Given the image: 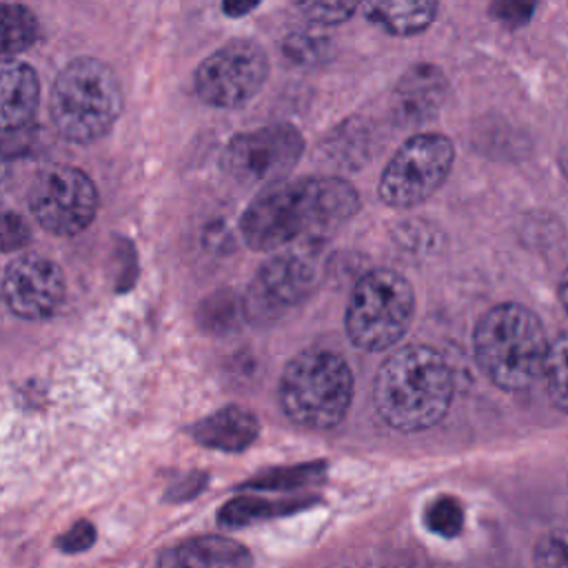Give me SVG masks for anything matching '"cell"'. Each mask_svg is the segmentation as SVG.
<instances>
[{
    "instance_id": "obj_12",
    "label": "cell",
    "mask_w": 568,
    "mask_h": 568,
    "mask_svg": "<svg viewBox=\"0 0 568 568\" xmlns=\"http://www.w3.org/2000/svg\"><path fill=\"white\" fill-rule=\"evenodd\" d=\"M2 295L18 317L42 320L64 300V275L53 260L29 253L7 266Z\"/></svg>"
},
{
    "instance_id": "obj_19",
    "label": "cell",
    "mask_w": 568,
    "mask_h": 568,
    "mask_svg": "<svg viewBox=\"0 0 568 568\" xmlns=\"http://www.w3.org/2000/svg\"><path fill=\"white\" fill-rule=\"evenodd\" d=\"M33 11L18 2H0V60L27 51L38 40Z\"/></svg>"
},
{
    "instance_id": "obj_8",
    "label": "cell",
    "mask_w": 568,
    "mask_h": 568,
    "mask_svg": "<svg viewBox=\"0 0 568 568\" xmlns=\"http://www.w3.org/2000/svg\"><path fill=\"white\" fill-rule=\"evenodd\" d=\"M268 55L253 40H231L206 55L193 78L197 98L215 109H237L253 100L268 78Z\"/></svg>"
},
{
    "instance_id": "obj_23",
    "label": "cell",
    "mask_w": 568,
    "mask_h": 568,
    "mask_svg": "<svg viewBox=\"0 0 568 568\" xmlns=\"http://www.w3.org/2000/svg\"><path fill=\"white\" fill-rule=\"evenodd\" d=\"M331 42L315 31H293L282 44V55L295 67H315L328 58Z\"/></svg>"
},
{
    "instance_id": "obj_25",
    "label": "cell",
    "mask_w": 568,
    "mask_h": 568,
    "mask_svg": "<svg viewBox=\"0 0 568 568\" xmlns=\"http://www.w3.org/2000/svg\"><path fill=\"white\" fill-rule=\"evenodd\" d=\"M424 524L430 532L453 539L464 528V508L457 497L439 495L424 510Z\"/></svg>"
},
{
    "instance_id": "obj_18",
    "label": "cell",
    "mask_w": 568,
    "mask_h": 568,
    "mask_svg": "<svg viewBox=\"0 0 568 568\" xmlns=\"http://www.w3.org/2000/svg\"><path fill=\"white\" fill-rule=\"evenodd\" d=\"M313 497H300V499H266V497H255V495H240L231 501H226L217 519L222 526L229 528H240V526H248L255 521H266L273 517H282L295 510L306 508L308 504H313Z\"/></svg>"
},
{
    "instance_id": "obj_2",
    "label": "cell",
    "mask_w": 568,
    "mask_h": 568,
    "mask_svg": "<svg viewBox=\"0 0 568 568\" xmlns=\"http://www.w3.org/2000/svg\"><path fill=\"white\" fill-rule=\"evenodd\" d=\"M453 371L442 353L426 344L395 348L373 382V404L386 426L417 433L439 424L453 404Z\"/></svg>"
},
{
    "instance_id": "obj_32",
    "label": "cell",
    "mask_w": 568,
    "mask_h": 568,
    "mask_svg": "<svg viewBox=\"0 0 568 568\" xmlns=\"http://www.w3.org/2000/svg\"><path fill=\"white\" fill-rule=\"evenodd\" d=\"M262 0H222V11L229 18H242L248 16L253 9L260 7Z\"/></svg>"
},
{
    "instance_id": "obj_26",
    "label": "cell",
    "mask_w": 568,
    "mask_h": 568,
    "mask_svg": "<svg viewBox=\"0 0 568 568\" xmlns=\"http://www.w3.org/2000/svg\"><path fill=\"white\" fill-rule=\"evenodd\" d=\"M297 11L317 24H342L346 22L355 9L359 7V0H291Z\"/></svg>"
},
{
    "instance_id": "obj_1",
    "label": "cell",
    "mask_w": 568,
    "mask_h": 568,
    "mask_svg": "<svg viewBox=\"0 0 568 568\" xmlns=\"http://www.w3.org/2000/svg\"><path fill=\"white\" fill-rule=\"evenodd\" d=\"M359 211L355 186L342 178L280 180L244 209L240 231L253 251L324 240Z\"/></svg>"
},
{
    "instance_id": "obj_3",
    "label": "cell",
    "mask_w": 568,
    "mask_h": 568,
    "mask_svg": "<svg viewBox=\"0 0 568 568\" xmlns=\"http://www.w3.org/2000/svg\"><path fill=\"white\" fill-rule=\"evenodd\" d=\"M481 373L501 390L528 388L544 368L548 339L535 311L519 302L488 308L473 333Z\"/></svg>"
},
{
    "instance_id": "obj_11",
    "label": "cell",
    "mask_w": 568,
    "mask_h": 568,
    "mask_svg": "<svg viewBox=\"0 0 568 568\" xmlns=\"http://www.w3.org/2000/svg\"><path fill=\"white\" fill-rule=\"evenodd\" d=\"M317 275L311 260L282 253L266 260L242 295V315L257 328L273 326L300 306L315 288Z\"/></svg>"
},
{
    "instance_id": "obj_13",
    "label": "cell",
    "mask_w": 568,
    "mask_h": 568,
    "mask_svg": "<svg viewBox=\"0 0 568 568\" xmlns=\"http://www.w3.org/2000/svg\"><path fill=\"white\" fill-rule=\"evenodd\" d=\"M448 98V80L435 64L419 62L404 71L390 95V113L399 126H422L437 118Z\"/></svg>"
},
{
    "instance_id": "obj_15",
    "label": "cell",
    "mask_w": 568,
    "mask_h": 568,
    "mask_svg": "<svg viewBox=\"0 0 568 568\" xmlns=\"http://www.w3.org/2000/svg\"><path fill=\"white\" fill-rule=\"evenodd\" d=\"M40 102V80L31 64L0 60V131L13 133L27 126Z\"/></svg>"
},
{
    "instance_id": "obj_31",
    "label": "cell",
    "mask_w": 568,
    "mask_h": 568,
    "mask_svg": "<svg viewBox=\"0 0 568 568\" xmlns=\"http://www.w3.org/2000/svg\"><path fill=\"white\" fill-rule=\"evenodd\" d=\"M204 484H206V475H202V473H191V475H186L182 481H178V484L171 486L166 499H171V501L191 499V497H195V495L204 488Z\"/></svg>"
},
{
    "instance_id": "obj_6",
    "label": "cell",
    "mask_w": 568,
    "mask_h": 568,
    "mask_svg": "<svg viewBox=\"0 0 568 568\" xmlns=\"http://www.w3.org/2000/svg\"><path fill=\"white\" fill-rule=\"evenodd\" d=\"M415 313L410 282L393 268H375L357 280L346 302L344 326L348 339L368 353L395 346Z\"/></svg>"
},
{
    "instance_id": "obj_21",
    "label": "cell",
    "mask_w": 568,
    "mask_h": 568,
    "mask_svg": "<svg viewBox=\"0 0 568 568\" xmlns=\"http://www.w3.org/2000/svg\"><path fill=\"white\" fill-rule=\"evenodd\" d=\"M541 377L552 406L568 413V333L548 344Z\"/></svg>"
},
{
    "instance_id": "obj_16",
    "label": "cell",
    "mask_w": 568,
    "mask_h": 568,
    "mask_svg": "<svg viewBox=\"0 0 568 568\" xmlns=\"http://www.w3.org/2000/svg\"><path fill=\"white\" fill-rule=\"evenodd\" d=\"M191 435L197 444L222 450V453H242L260 435L257 417L242 406H224L204 419H200Z\"/></svg>"
},
{
    "instance_id": "obj_7",
    "label": "cell",
    "mask_w": 568,
    "mask_h": 568,
    "mask_svg": "<svg viewBox=\"0 0 568 568\" xmlns=\"http://www.w3.org/2000/svg\"><path fill=\"white\" fill-rule=\"evenodd\" d=\"M455 160L453 142L435 131L408 138L382 171L377 193L390 209L426 202L448 178Z\"/></svg>"
},
{
    "instance_id": "obj_22",
    "label": "cell",
    "mask_w": 568,
    "mask_h": 568,
    "mask_svg": "<svg viewBox=\"0 0 568 568\" xmlns=\"http://www.w3.org/2000/svg\"><path fill=\"white\" fill-rule=\"evenodd\" d=\"M242 315V300L231 295L229 291H217L200 304L197 320L204 331L226 333L235 326Z\"/></svg>"
},
{
    "instance_id": "obj_20",
    "label": "cell",
    "mask_w": 568,
    "mask_h": 568,
    "mask_svg": "<svg viewBox=\"0 0 568 568\" xmlns=\"http://www.w3.org/2000/svg\"><path fill=\"white\" fill-rule=\"evenodd\" d=\"M324 464L322 462H311V464H300V466H288V468H275L262 475L251 477L248 481L242 484L244 490H293V488H306L324 477Z\"/></svg>"
},
{
    "instance_id": "obj_10",
    "label": "cell",
    "mask_w": 568,
    "mask_h": 568,
    "mask_svg": "<svg viewBox=\"0 0 568 568\" xmlns=\"http://www.w3.org/2000/svg\"><path fill=\"white\" fill-rule=\"evenodd\" d=\"M302 153V133L288 122H277L233 135L222 151V169L237 182L268 186L284 180Z\"/></svg>"
},
{
    "instance_id": "obj_27",
    "label": "cell",
    "mask_w": 568,
    "mask_h": 568,
    "mask_svg": "<svg viewBox=\"0 0 568 568\" xmlns=\"http://www.w3.org/2000/svg\"><path fill=\"white\" fill-rule=\"evenodd\" d=\"M539 0H490L488 13L506 29H519L530 22Z\"/></svg>"
},
{
    "instance_id": "obj_4",
    "label": "cell",
    "mask_w": 568,
    "mask_h": 568,
    "mask_svg": "<svg viewBox=\"0 0 568 568\" xmlns=\"http://www.w3.org/2000/svg\"><path fill=\"white\" fill-rule=\"evenodd\" d=\"M122 106L120 82L113 69L98 58H73L51 87V122L69 142L100 140L115 124Z\"/></svg>"
},
{
    "instance_id": "obj_34",
    "label": "cell",
    "mask_w": 568,
    "mask_h": 568,
    "mask_svg": "<svg viewBox=\"0 0 568 568\" xmlns=\"http://www.w3.org/2000/svg\"><path fill=\"white\" fill-rule=\"evenodd\" d=\"M557 164H559V169H561L564 178L568 180V140H566V142H564V146L559 149V155H557Z\"/></svg>"
},
{
    "instance_id": "obj_35",
    "label": "cell",
    "mask_w": 568,
    "mask_h": 568,
    "mask_svg": "<svg viewBox=\"0 0 568 568\" xmlns=\"http://www.w3.org/2000/svg\"><path fill=\"white\" fill-rule=\"evenodd\" d=\"M4 175H7V162H4V155L0 151V184L4 182Z\"/></svg>"
},
{
    "instance_id": "obj_14",
    "label": "cell",
    "mask_w": 568,
    "mask_h": 568,
    "mask_svg": "<svg viewBox=\"0 0 568 568\" xmlns=\"http://www.w3.org/2000/svg\"><path fill=\"white\" fill-rule=\"evenodd\" d=\"M253 557L246 546L222 535H202L166 548L158 568H251Z\"/></svg>"
},
{
    "instance_id": "obj_33",
    "label": "cell",
    "mask_w": 568,
    "mask_h": 568,
    "mask_svg": "<svg viewBox=\"0 0 568 568\" xmlns=\"http://www.w3.org/2000/svg\"><path fill=\"white\" fill-rule=\"evenodd\" d=\"M559 302H561V306H564V311L568 315V268L564 271V275L559 280Z\"/></svg>"
},
{
    "instance_id": "obj_24",
    "label": "cell",
    "mask_w": 568,
    "mask_h": 568,
    "mask_svg": "<svg viewBox=\"0 0 568 568\" xmlns=\"http://www.w3.org/2000/svg\"><path fill=\"white\" fill-rule=\"evenodd\" d=\"M346 142H339V140H331V144H326V151L331 149V155L337 158L335 162L342 164V166H357L362 162H366V158L371 155L368 146L373 144L371 142V135H368V124L364 122H344V126L337 131Z\"/></svg>"
},
{
    "instance_id": "obj_5",
    "label": "cell",
    "mask_w": 568,
    "mask_h": 568,
    "mask_svg": "<svg viewBox=\"0 0 568 568\" xmlns=\"http://www.w3.org/2000/svg\"><path fill=\"white\" fill-rule=\"evenodd\" d=\"M353 388L351 366L339 353L306 348L282 373L280 406L293 424L311 430H328L346 417Z\"/></svg>"
},
{
    "instance_id": "obj_30",
    "label": "cell",
    "mask_w": 568,
    "mask_h": 568,
    "mask_svg": "<svg viewBox=\"0 0 568 568\" xmlns=\"http://www.w3.org/2000/svg\"><path fill=\"white\" fill-rule=\"evenodd\" d=\"M95 541V528L91 521H75L67 532L55 539L62 552H82Z\"/></svg>"
},
{
    "instance_id": "obj_28",
    "label": "cell",
    "mask_w": 568,
    "mask_h": 568,
    "mask_svg": "<svg viewBox=\"0 0 568 568\" xmlns=\"http://www.w3.org/2000/svg\"><path fill=\"white\" fill-rule=\"evenodd\" d=\"M535 568H568V530H552L537 541Z\"/></svg>"
},
{
    "instance_id": "obj_9",
    "label": "cell",
    "mask_w": 568,
    "mask_h": 568,
    "mask_svg": "<svg viewBox=\"0 0 568 568\" xmlns=\"http://www.w3.org/2000/svg\"><path fill=\"white\" fill-rule=\"evenodd\" d=\"M29 209L49 233L75 235L93 222L98 191L84 171L69 164H53L33 178Z\"/></svg>"
},
{
    "instance_id": "obj_29",
    "label": "cell",
    "mask_w": 568,
    "mask_h": 568,
    "mask_svg": "<svg viewBox=\"0 0 568 568\" xmlns=\"http://www.w3.org/2000/svg\"><path fill=\"white\" fill-rule=\"evenodd\" d=\"M29 224L22 215L13 211L0 213V248L2 251H16L29 242Z\"/></svg>"
},
{
    "instance_id": "obj_17",
    "label": "cell",
    "mask_w": 568,
    "mask_h": 568,
    "mask_svg": "<svg viewBox=\"0 0 568 568\" xmlns=\"http://www.w3.org/2000/svg\"><path fill=\"white\" fill-rule=\"evenodd\" d=\"M368 22L393 36H417L437 16V0H359Z\"/></svg>"
}]
</instances>
